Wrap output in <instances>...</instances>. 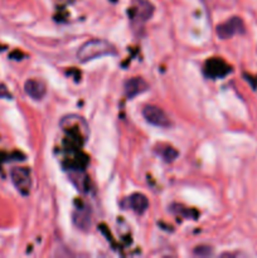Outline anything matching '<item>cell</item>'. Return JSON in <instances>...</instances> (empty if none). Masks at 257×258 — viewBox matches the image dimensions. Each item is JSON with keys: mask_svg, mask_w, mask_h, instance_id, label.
<instances>
[{"mask_svg": "<svg viewBox=\"0 0 257 258\" xmlns=\"http://www.w3.org/2000/svg\"><path fill=\"white\" fill-rule=\"evenodd\" d=\"M116 54L115 45L105 39H91L78 49L77 58L80 62L87 63L103 55Z\"/></svg>", "mask_w": 257, "mask_h": 258, "instance_id": "1", "label": "cell"}, {"mask_svg": "<svg viewBox=\"0 0 257 258\" xmlns=\"http://www.w3.org/2000/svg\"><path fill=\"white\" fill-rule=\"evenodd\" d=\"M60 127L66 131L70 138L75 140V143L78 141H85L88 136V127L86 121L81 116L70 115L65 116L60 120Z\"/></svg>", "mask_w": 257, "mask_h": 258, "instance_id": "2", "label": "cell"}, {"mask_svg": "<svg viewBox=\"0 0 257 258\" xmlns=\"http://www.w3.org/2000/svg\"><path fill=\"white\" fill-rule=\"evenodd\" d=\"M128 14L134 24L141 25L151 19L154 14V5L148 0H133Z\"/></svg>", "mask_w": 257, "mask_h": 258, "instance_id": "3", "label": "cell"}, {"mask_svg": "<svg viewBox=\"0 0 257 258\" xmlns=\"http://www.w3.org/2000/svg\"><path fill=\"white\" fill-rule=\"evenodd\" d=\"M10 178L20 194L23 196L29 194L30 188H32V174H30L29 169L23 168V166H15L10 170Z\"/></svg>", "mask_w": 257, "mask_h": 258, "instance_id": "4", "label": "cell"}, {"mask_svg": "<svg viewBox=\"0 0 257 258\" xmlns=\"http://www.w3.org/2000/svg\"><path fill=\"white\" fill-rule=\"evenodd\" d=\"M143 116L149 123H151L154 126H158V127H169L171 125L170 118L166 115L165 111L161 110L158 106H144Z\"/></svg>", "mask_w": 257, "mask_h": 258, "instance_id": "5", "label": "cell"}, {"mask_svg": "<svg viewBox=\"0 0 257 258\" xmlns=\"http://www.w3.org/2000/svg\"><path fill=\"white\" fill-rule=\"evenodd\" d=\"M244 32V24L241 18L233 17L227 22L222 23L217 27V34L221 39H228L236 34H242Z\"/></svg>", "mask_w": 257, "mask_h": 258, "instance_id": "6", "label": "cell"}, {"mask_svg": "<svg viewBox=\"0 0 257 258\" xmlns=\"http://www.w3.org/2000/svg\"><path fill=\"white\" fill-rule=\"evenodd\" d=\"M121 206H122L123 209H130V211L135 212L136 214H143L148 211L149 201L144 194L135 193L125 198V201H122Z\"/></svg>", "mask_w": 257, "mask_h": 258, "instance_id": "7", "label": "cell"}, {"mask_svg": "<svg viewBox=\"0 0 257 258\" xmlns=\"http://www.w3.org/2000/svg\"><path fill=\"white\" fill-rule=\"evenodd\" d=\"M73 223L81 231H88L92 223V216H91L90 207L81 203L80 206L76 207L75 213H73Z\"/></svg>", "mask_w": 257, "mask_h": 258, "instance_id": "8", "label": "cell"}, {"mask_svg": "<svg viewBox=\"0 0 257 258\" xmlns=\"http://www.w3.org/2000/svg\"><path fill=\"white\" fill-rule=\"evenodd\" d=\"M229 72V68L226 63L218 58H212L207 60L204 66V73L208 78H221Z\"/></svg>", "mask_w": 257, "mask_h": 258, "instance_id": "9", "label": "cell"}, {"mask_svg": "<svg viewBox=\"0 0 257 258\" xmlns=\"http://www.w3.org/2000/svg\"><path fill=\"white\" fill-rule=\"evenodd\" d=\"M149 85L144 78L141 77H133L127 80L123 85V92L127 98H134L138 95H141L145 91H148Z\"/></svg>", "mask_w": 257, "mask_h": 258, "instance_id": "10", "label": "cell"}, {"mask_svg": "<svg viewBox=\"0 0 257 258\" xmlns=\"http://www.w3.org/2000/svg\"><path fill=\"white\" fill-rule=\"evenodd\" d=\"M24 91L33 100H42L45 96V93H47V88H45L44 83L38 80H34V78H30V80L25 82Z\"/></svg>", "mask_w": 257, "mask_h": 258, "instance_id": "11", "label": "cell"}, {"mask_svg": "<svg viewBox=\"0 0 257 258\" xmlns=\"http://www.w3.org/2000/svg\"><path fill=\"white\" fill-rule=\"evenodd\" d=\"M70 178L72 183L80 189L82 193L88 191V178L86 174L83 173V169H71L70 170Z\"/></svg>", "mask_w": 257, "mask_h": 258, "instance_id": "12", "label": "cell"}, {"mask_svg": "<svg viewBox=\"0 0 257 258\" xmlns=\"http://www.w3.org/2000/svg\"><path fill=\"white\" fill-rule=\"evenodd\" d=\"M160 155L164 160L168 161V163H171V161H174L178 158V151L174 148H171V146H165L163 150H160Z\"/></svg>", "mask_w": 257, "mask_h": 258, "instance_id": "13", "label": "cell"}, {"mask_svg": "<svg viewBox=\"0 0 257 258\" xmlns=\"http://www.w3.org/2000/svg\"><path fill=\"white\" fill-rule=\"evenodd\" d=\"M194 254L196 256H211L212 248L208 246H199L194 249Z\"/></svg>", "mask_w": 257, "mask_h": 258, "instance_id": "14", "label": "cell"}, {"mask_svg": "<svg viewBox=\"0 0 257 258\" xmlns=\"http://www.w3.org/2000/svg\"><path fill=\"white\" fill-rule=\"evenodd\" d=\"M3 97L10 98V93L8 92L7 87H5L4 85H0V98H3Z\"/></svg>", "mask_w": 257, "mask_h": 258, "instance_id": "15", "label": "cell"}]
</instances>
